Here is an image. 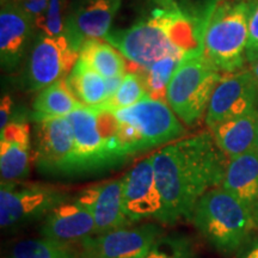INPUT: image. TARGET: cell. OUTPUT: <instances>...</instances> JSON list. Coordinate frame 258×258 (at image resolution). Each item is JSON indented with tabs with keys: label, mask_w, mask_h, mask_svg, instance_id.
I'll return each instance as SVG.
<instances>
[{
	"label": "cell",
	"mask_w": 258,
	"mask_h": 258,
	"mask_svg": "<svg viewBox=\"0 0 258 258\" xmlns=\"http://www.w3.org/2000/svg\"><path fill=\"white\" fill-rule=\"evenodd\" d=\"M71 90L84 106H102L108 101L106 78L82 60L77 61L73 70L67 76Z\"/></svg>",
	"instance_id": "obj_24"
},
{
	"label": "cell",
	"mask_w": 258,
	"mask_h": 258,
	"mask_svg": "<svg viewBox=\"0 0 258 258\" xmlns=\"http://www.w3.org/2000/svg\"><path fill=\"white\" fill-rule=\"evenodd\" d=\"M250 70L252 72L254 79H256V83L258 85V59L250 61Z\"/></svg>",
	"instance_id": "obj_33"
},
{
	"label": "cell",
	"mask_w": 258,
	"mask_h": 258,
	"mask_svg": "<svg viewBox=\"0 0 258 258\" xmlns=\"http://www.w3.org/2000/svg\"><path fill=\"white\" fill-rule=\"evenodd\" d=\"M160 234L153 224L93 234L82 241L80 258H143Z\"/></svg>",
	"instance_id": "obj_13"
},
{
	"label": "cell",
	"mask_w": 258,
	"mask_h": 258,
	"mask_svg": "<svg viewBox=\"0 0 258 258\" xmlns=\"http://www.w3.org/2000/svg\"><path fill=\"white\" fill-rule=\"evenodd\" d=\"M186 57L169 55L147 67H140L150 98L167 103V88L176 70Z\"/></svg>",
	"instance_id": "obj_25"
},
{
	"label": "cell",
	"mask_w": 258,
	"mask_h": 258,
	"mask_svg": "<svg viewBox=\"0 0 258 258\" xmlns=\"http://www.w3.org/2000/svg\"><path fill=\"white\" fill-rule=\"evenodd\" d=\"M211 129L215 143L228 159L256 150L258 137V110L222 121Z\"/></svg>",
	"instance_id": "obj_19"
},
{
	"label": "cell",
	"mask_w": 258,
	"mask_h": 258,
	"mask_svg": "<svg viewBox=\"0 0 258 258\" xmlns=\"http://www.w3.org/2000/svg\"><path fill=\"white\" fill-rule=\"evenodd\" d=\"M258 59V49L253 50V51H249V53H246V60L249 61H252V60H256Z\"/></svg>",
	"instance_id": "obj_34"
},
{
	"label": "cell",
	"mask_w": 258,
	"mask_h": 258,
	"mask_svg": "<svg viewBox=\"0 0 258 258\" xmlns=\"http://www.w3.org/2000/svg\"><path fill=\"white\" fill-rule=\"evenodd\" d=\"M123 211L129 220L137 222L154 218L160 221L164 203L154 172L153 156H148L122 176Z\"/></svg>",
	"instance_id": "obj_12"
},
{
	"label": "cell",
	"mask_w": 258,
	"mask_h": 258,
	"mask_svg": "<svg viewBox=\"0 0 258 258\" xmlns=\"http://www.w3.org/2000/svg\"><path fill=\"white\" fill-rule=\"evenodd\" d=\"M258 85L250 69L225 73L213 92L206 112L209 128L256 110Z\"/></svg>",
	"instance_id": "obj_11"
},
{
	"label": "cell",
	"mask_w": 258,
	"mask_h": 258,
	"mask_svg": "<svg viewBox=\"0 0 258 258\" xmlns=\"http://www.w3.org/2000/svg\"><path fill=\"white\" fill-rule=\"evenodd\" d=\"M96 225L91 212L78 201H63L44 217L40 228L42 237L61 241L74 243L83 241L95 234Z\"/></svg>",
	"instance_id": "obj_18"
},
{
	"label": "cell",
	"mask_w": 258,
	"mask_h": 258,
	"mask_svg": "<svg viewBox=\"0 0 258 258\" xmlns=\"http://www.w3.org/2000/svg\"><path fill=\"white\" fill-rule=\"evenodd\" d=\"M152 156L164 203L160 222L167 225L180 219L191 220L200 199L221 186L230 160L209 132L167 144Z\"/></svg>",
	"instance_id": "obj_1"
},
{
	"label": "cell",
	"mask_w": 258,
	"mask_h": 258,
	"mask_svg": "<svg viewBox=\"0 0 258 258\" xmlns=\"http://www.w3.org/2000/svg\"><path fill=\"white\" fill-rule=\"evenodd\" d=\"M250 0L212 4L203 32V55L220 72L243 70L249 41Z\"/></svg>",
	"instance_id": "obj_5"
},
{
	"label": "cell",
	"mask_w": 258,
	"mask_h": 258,
	"mask_svg": "<svg viewBox=\"0 0 258 258\" xmlns=\"http://www.w3.org/2000/svg\"><path fill=\"white\" fill-rule=\"evenodd\" d=\"M79 59V49L66 34L36 35L25 63L22 85L29 91H40L57 80L67 78Z\"/></svg>",
	"instance_id": "obj_8"
},
{
	"label": "cell",
	"mask_w": 258,
	"mask_h": 258,
	"mask_svg": "<svg viewBox=\"0 0 258 258\" xmlns=\"http://www.w3.org/2000/svg\"><path fill=\"white\" fill-rule=\"evenodd\" d=\"M66 200V191L53 185L21 180L2 182L0 226L8 230L38 220Z\"/></svg>",
	"instance_id": "obj_9"
},
{
	"label": "cell",
	"mask_w": 258,
	"mask_h": 258,
	"mask_svg": "<svg viewBox=\"0 0 258 258\" xmlns=\"http://www.w3.org/2000/svg\"><path fill=\"white\" fill-rule=\"evenodd\" d=\"M76 201L91 212L95 219V234L124 228L133 222L123 211L122 177L90 185L76 196Z\"/></svg>",
	"instance_id": "obj_15"
},
{
	"label": "cell",
	"mask_w": 258,
	"mask_h": 258,
	"mask_svg": "<svg viewBox=\"0 0 258 258\" xmlns=\"http://www.w3.org/2000/svg\"><path fill=\"white\" fill-rule=\"evenodd\" d=\"M191 221L215 250L226 254L239 249L257 228L252 209L221 186L200 199Z\"/></svg>",
	"instance_id": "obj_4"
},
{
	"label": "cell",
	"mask_w": 258,
	"mask_h": 258,
	"mask_svg": "<svg viewBox=\"0 0 258 258\" xmlns=\"http://www.w3.org/2000/svg\"><path fill=\"white\" fill-rule=\"evenodd\" d=\"M12 114H14V101L10 95H4L0 102V131H3L11 122Z\"/></svg>",
	"instance_id": "obj_30"
},
{
	"label": "cell",
	"mask_w": 258,
	"mask_h": 258,
	"mask_svg": "<svg viewBox=\"0 0 258 258\" xmlns=\"http://www.w3.org/2000/svg\"><path fill=\"white\" fill-rule=\"evenodd\" d=\"M203 53L186 57L176 70L167 88V104L183 124H198L222 76Z\"/></svg>",
	"instance_id": "obj_7"
},
{
	"label": "cell",
	"mask_w": 258,
	"mask_h": 258,
	"mask_svg": "<svg viewBox=\"0 0 258 258\" xmlns=\"http://www.w3.org/2000/svg\"><path fill=\"white\" fill-rule=\"evenodd\" d=\"M34 163L42 173L73 175L74 134L69 117H36Z\"/></svg>",
	"instance_id": "obj_10"
},
{
	"label": "cell",
	"mask_w": 258,
	"mask_h": 258,
	"mask_svg": "<svg viewBox=\"0 0 258 258\" xmlns=\"http://www.w3.org/2000/svg\"><path fill=\"white\" fill-rule=\"evenodd\" d=\"M10 258H77V252L71 244L42 237L16 243Z\"/></svg>",
	"instance_id": "obj_26"
},
{
	"label": "cell",
	"mask_w": 258,
	"mask_h": 258,
	"mask_svg": "<svg viewBox=\"0 0 258 258\" xmlns=\"http://www.w3.org/2000/svg\"><path fill=\"white\" fill-rule=\"evenodd\" d=\"M79 60L106 79L124 76L128 71L123 54L109 42L98 38L83 42L79 49Z\"/></svg>",
	"instance_id": "obj_23"
},
{
	"label": "cell",
	"mask_w": 258,
	"mask_h": 258,
	"mask_svg": "<svg viewBox=\"0 0 258 258\" xmlns=\"http://www.w3.org/2000/svg\"><path fill=\"white\" fill-rule=\"evenodd\" d=\"M34 30V22L27 12L12 2L3 3L0 11V63L3 71L14 72L21 66Z\"/></svg>",
	"instance_id": "obj_16"
},
{
	"label": "cell",
	"mask_w": 258,
	"mask_h": 258,
	"mask_svg": "<svg viewBox=\"0 0 258 258\" xmlns=\"http://www.w3.org/2000/svg\"><path fill=\"white\" fill-rule=\"evenodd\" d=\"M34 161L31 128L27 121L14 120L0 131L2 182H19L30 172Z\"/></svg>",
	"instance_id": "obj_17"
},
{
	"label": "cell",
	"mask_w": 258,
	"mask_h": 258,
	"mask_svg": "<svg viewBox=\"0 0 258 258\" xmlns=\"http://www.w3.org/2000/svg\"><path fill=\"white\" fill-rule=\"evenodd\" d=\"M118 137L128 158L165 146L184 137L186 129L167 103L146 97L137 104L115 110Z\"/></svg>",
	"instance_id": "obj_6"
},
{
	"label": "cell",
	"mask_w": 258,
	"mask_h": 258,
	"mask_svg": "<svg viewBox=\"0 0 258 258\" xmlns=\"http://www.w3.org/2000/svg\"><path fill=\"white\" fill-rule=\"evenodd\" d=\"M74 134L73 175L101 172L128 159L114 111L103 106H80L70 114Z\"/></svg>",
	"instance_id": "obj_3"
},
{
	"label": "cell",
	"mask_w": 258,
	"mask_h": 258,
	"mask_svg": "<svg viewBox=\"0 0 258 258\" xmlns=\"http://www.w3.org/2000/svg\"><path fill=\"white\" fill-rule=\"evenodd\" d=\"M221 188L251 209L258 201V153L256 150L228 160Z\"/></svg>",
	"instance_id": "obj_20"
},
{
	"label": "cell",
	"mask_w": 258,
	"mask_h": 258,
	"mask_svg": "<svg viewBox=\"0 0 258 258\" xmlns=\"http://www.w3.org/2000/svg\"><path fill=\"white\" fill-rule=\"evenodd\" d=\"M137 67V70L127 71L120 88L102 105L103 108L115 111L118 109H124L137 104L138 102L148 97L140 67Z\"/></svg>",
	"instance_id": "obj_27"
},
{
	"label": "cell",
	"mask_w": 258,
	"mask_h": 258,
	"mask_svg": "<svg viewBox=\"0 0 258 258\" xmlns=\"http://www.w3.org/2000/svg\"><path fill=\"white\" fill-rule=\"evenodd\" d=\"M124 76H120V77H114V78H109L106 79V85H108V95L109 98L114 95V93L117 91V89L120 88L122 80H123ZM108 98V99H109Z\"/></svg>",
	"instance_id": "obj_31"
},
{
	"label": "cell",
	"mask_w": 258,
	"mask_h": 258,
	"mask_svg": "<svg viewBox=\"0 0 258 258\" xmlns=\"http://www.w3.org/2000/svg\"><path fill=\"white\" fill-rule=\"evenodd\" d=\"M5 2H11V0H2V3H5Z\"/></svg>",
	"instance_id": "obj_37"
},
{
	"label": "cell",
	"mask_w": 258,
	"mask_h": 258,
	"mask_svg": "<svg viewBox=\"0 0 258 258\" xmlns=\"http://www.w3.org/2000/svg\"><path fill=\"white\" fill-rule=\"evenodd\" d=\"M83 106L71 90L67 78L60 79L38 91L32 102L34 118L66 117Z\"/></svg>",
	"instance_id": "obj_22"
},
{
	"label": "cell",
	"mask_w": 258,
	"mask_h": 258,
	"mask_svg": "<svg viewBox=\"0 0 258 258\" xmlns=\"http://www.w3.org/2000/svg\"><path fill=\"white\" fill-rule=\"evenodd\" d=\"M122 0H77L70 8L64 34L78 49L91 38L104 40Z\"/></svg>",
	"instance_id": "obj_14"
},
{
	"label": "cell",
	"mask_w": 258,
	"mask_h": 258,
	"mask_svg": "<svg viewBox=\"0 0 258 258\" xmlns=\"http://www.w3.org/2000/svg\"><path fill=\"white\" fill-rule=\"evenodd\" d=\"M143 258H195L191 241L185 235L159 237Z\"/></svg>",
	"instance_id": "obj_28"
},
{
	"label": "cell",
	"mask_w": 258,
	"mask_h": 258,
	"mask_svg": "<svg viewBox=\"0 0 258 258\" xmlns=\"http://www.w3.org/2000/svg\"><path fill=\"white\" fill-rule=\"evenodd\" d=\"M258 49V0H250L249 41L246 53Z\"/></svg>",
	"instance_id": "obj_29"
},
{
	"label": "cell",
	"mask_w": 258,
	"mask_h": 258,
	"mask_svg": "<svg viewBox=\"0 0 258 258\" xmlns=\"http://www.w3.org/2000/svg\"><path fill=\"white\" fill-rule=\"evenodd\" d=\"M252 213H253L254 221H256V225H257V227H258V201H257L256 205L253 206V208H252Z\"/></svg>",
	"instance_id": "obj_35"
},
{
	"label": "cell",
	"mask_w": 258,
	"mask_h": 258,
	"mask_svg": "<svg viewBox=\"0 0 258 258\" xmlns=\"http://www.w3.org/2000/svg\"><path fill=\"white\" fill-rule=\"evenodd\" d=\"M159 2L146 17L127 29L110 31L104 38L134 66L147 67L169 55L189 57L203 53V32L211 8L198 17L173 0Z\"/></svg>",
	"instance_id": "obj_2"
},
{
	"label": "cell",
	"mask_w": 258,
	"mask_h": 258,
	"mask_svg": "<svg viewBox=\"0 0 258 258\" xmlns=\"http://www.w3.org/2000/svg\"><path fill=\"white\" fill-rule=\"evenodd\" d=\"M27 12L40 32L56 36L66 31L69 0H11ZM3 4V3H2Z\"/></svg>",
	"instance_id": "obj_21"
},
{
	"label": "cell",
	"mask_w": 258,
	"mask_h": 258,
	"mask_svg": "<svg viewBox=\"0 0 258 258\" xmlns=\"http://www.w3.org/2000/svg\"><path fill=\"white\" fill-rule=\"evenodd\" d=\"M241 258H258V240L253 244V246L247 251Z\"/></svg>",
	"instance_id": "obj_32"
},
{
	"label": "cell",
	"mask_w": 258,
	"mask_h": 258,
	"mask_svg": "<svg viewBox=\"0 0 258 258\" xmlns=\"http://www.w3.org/2000/svg\"><path fill=\"white\" fill-rule=\"evenodd\" d=\"M256 151H257V153H258V137H257V144H256Z\"/></svg>",
	"instance_id": "obj_36"
}]
</instances>
